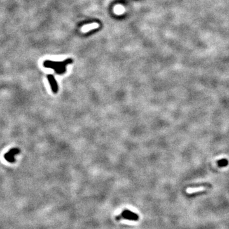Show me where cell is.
Here are the masks:
<instances>
[{"mask_svg": "<svg viewBox=\"0 0 229 229\" xmlns=\"http://www.w3.org/2000/svg\"><path fill=\"white\" fill-rule=\"evenodd\" d=\"M99 25L98 23H96V22H94V23H92V24H87V25H85L83 26L82 29H81V31L82 33H87V32H89V31H90L91 30H94V29H96L98 27H99Z\"/></svg>", "mask_w": 229, "mask_h": 229, "instance_id": "277c9868", "label": "cell"}, {"mask_svg": "<svg viewBox=\"0 0 229 229\" xmlns=\"http://www.w3.org/2000/svg\"><path fill=\"white\" fill-rule=\"evenodd\" d=\"M71 62V60H66L63 62H55L46 60L43 62V66L45 68L54 70L55 72L59 74H63L66 72V66Z\"/></svg>", "mask_w": 229, "mask_h": 229, "instance_id": "6da1fadb", "label": "cell"}, {"mask_svg": "<svg viewBox=\"0 0 229 229\" xmlns=\"http://www.w3.org/2000/svg\"><path fill=\"white\" fill-rule=\"evenodd\" d=\"M47 78L48 80H49L52 92L55 94L57 93V91H58V85H57V83L54 78V76L52 74H48Z\"/></svg>", "mask_w": 229, "mask_h": 229, "instance_id": "3957f363", "label": "cell"}, {"mask_svg": "<svg viewBox=\"0 0 229 229\" xmlns=\"http://www.w3.org/2000/svg\"><path fill=\"white\" fill-rule=\"evenodd\" d=\"M124 12H125V8H124V7L121 5H116L114 7V12L116 14L120 15L123 14Z\"/></svg>", "mask_w": 229, "mask_h": 229, "instance_id": "5b68a950", "label": "cell"}, {"mask_svg": "<svg viewBox=\"0 0 229 229\" xmlns=\"http://www.w3.org/2000/svg\"><path fill=\"white\" fill-rule=\"evenodd\" d=\"M123 216V217H125L126 218L132 219H137L138 218V216H137L136 215L134 214V213H132L129 211L124 212Z\"/></svg>", "mask_w": 229, "mask_h": 229, "instance_id": "8992f818", "label": "cell"}, {"mask_svg": "<svg viewBox=\"0 0 229 229\" xmlns=\"http://www.w3.org/2000/svg\"><path fill=\"white\" fill-rule=\"evenodd\" d=\"M19 153H20V150L17 148H14L10 150L6 154H5L4 157L5 160L10 163H14L15 162V159L14 158L15 155L18 154Z\"/></svg>", "mask_w": 229, "mask_h": 229, "instance_id": "7a4b0ae2", "label": "cell"}]
</instances>
